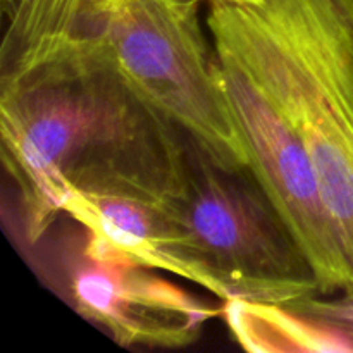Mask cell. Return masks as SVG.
Here are the masks:
<instances>
[{"label":"cell","mask_w":353,"mask_h":353,"mask_svg":"<svg viewBox=\"0 0 353 353\" xmlns=\"http://www.w3.org/2000/svg\"><path fill=\"white\" fill-rule=\"evenodd\" d=\"M2 159L37 241L74 193L169 202L192 141L102 62L76 52L0 59Z\"/></svg>","instance_id":"obj_1"},{"label":"cell","mask_w":353,"mask_h":353,"mask_svg":"<svg viewBox=\"0 0 353 353\" xmlns=\"http://www.w3.org/2000/svg\"><path fill=\"white\" fill-rule=\"evenodd\" d=\"M200 0H17L2 52H76L102 62L210 161L248 168Z\"/></svg>","instance_id":"obj_2"},{"label":"cell","mask_w":353,"mask_h":353,"mask_svg":"<svg viewBox=\"0 0 353 353\" xmlns=\"http://www.w3.org/2000/svg\"><path fill=\"white\" fill-rule=\"evenodd\" d=\"M214 47L236 57L305 145L353 265V0H209Z\"/></svg>","instance_id":"obj_3"},{"label":"cell","mask_w":353,"mask_h":353,"mask_svg":"<svg viewBox=\"0 0 353 353\" xmlns=\"http://www.w3.org/2000/svg\"><path fill=\"white\" fill-rule=\"evenodd\" d=\"M193 259L217 299L293 305L323 293L314 265L250 168L226 169L190 143L172 200Z\"/></svg>","instance_id":"obj_4"},{"label":"cell","mask_w":353,"mask_h":353,"mask_svg":"<svg viewBox=\"0 0 353 353\" xmlns=\"http://www.w3.org/2000/svg\"><path fill=\"white\" fill-rule=\"evenodd\" d=\"M216 55L247 148L248 168L309 257L323 295L353 292L352 261L323 199L305 145L252 72L228 52L216 48Z\"/></svg>","instance_id":"obj_5"},{"label":"cell","mask_w":353,"mask_h":353,"mask_svg":"<svg viewBox=\"0 0 353 353\" xmlns=\"http://www.w3.org/2000/svg\"><path fill=\"white\" fill-rule=\"evenodd\" d=\"M64 276L71 305L121 347L183 348L221 314L154 269L93 255L83 245L65 255Z\"/></svg>","instance_id":"obj_6"},{"label":"cell","mask_w":353,"mask_h":353,"mask_svg":"<svg viewBox=\"0 0 353 353\" xmlns=\"http://www.w3.org/2000/svg\"><path fill=\"white\" fill-rule=\"evenodd\" d=\"M62 214L85 230L83 247L102 257L172 272L207 290V278L193 259L172 200L123 193H74Z\"/></svg>","instance_id":"obj_7"},{"label":"cell","mask_w":353,"mask_h":353,"mask_svg":"<svg viewBox=\"0 0 353 353\" xmlns=\"http://www.w3.org/2000/svg\"><path fill=\"white\" fill-rule=\"evenodd\" d=\"M319 319L300 303L264 305L230 300L224 305L228 323L247 350L353 352V292L340 302L310 300Z\"/></svg>","instance_id":"obj_8"},{"label":"cell","mask_w":353,"mask_h":353,"mask_svg":"<svg viewBox=\"0 0 353 353\" xmlns=\"http://www.w3.org/2000/svg\"><path fill=\"white\" fill-rule=\"evenodd\" d=\"M17 0H2V9H3V14L9 12L10 9H12L14 6H16Z\"/></svg>","instance_id":"obj_9"},{"label":"cell","mask_w":353,"mask_h":353,"mask_svg":"<svg viewBox=\"0 0 353 353\" xmlns=\"http://www.w3.org/2000/svg\"><path fill=\"white\" fill-rule=\"evenodd\" d=\"M228 2H250V3H257L261 0H228Z\"/></svg>","instance_id":"obj_10"}]
</instances>
